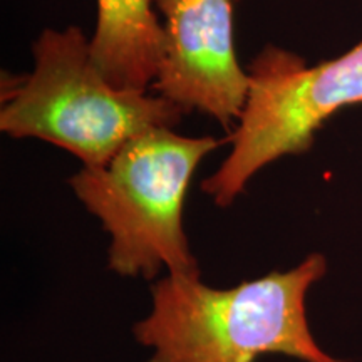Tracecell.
<instances>
[{
    "label": "cell",
    "instance_id": "cell-2",
    "mask_svg": "<svg viewBox=\"0 0 362 362\" xmlns=\"http://www.w3.org/2000/svg\"><path fill=\"white\" fill-rule=\"evenodd\" d=\"M185 115L160 94L110 83L76 25L45 29L34 42V71L2 81V133L56 144L89 168L110 163L136 136L173 128Z\"/></svg>",
    "mask_w": 362,
    "mask_h": 362
},
{
    "label": "cell",
    "instance_id": "cell-1",
    "mask_svg": "<svg viewBox=\"0 0 362 362\" xmlns=\"http://www.w3.org/2000/svg\"><path fill=\"white\" fill-rule=\"evenodd\" d=\"M325 274L322 253L232 288L203 284L202 272L168 274L151 285V310L133 336L151 349L146 362H255L265 354L344 362L317 344L307 320V293Z\"/></svg>",
    "mask_w": 362,
    "mask_h": 362
},
{
    "label": "cell",
    "instance_id": "cell-5",
    "mask_svg": "<svg viewBox=\"0 0 362 362\" xmlns=\"http://www.w3.org/2000/svg\"><path fill=\"white\" fill-rule=\"evenodd\" d=\"M163 13L161 66L153 88L181 110H198L223 128L238 123L250 78L240 66L230 0H153Z\"/></svg>",
    "mask_w": 362,
    "mask_h": 362
},
{
    "label": "cell",
    "instance_id": "cell-6",
    "mask_svg": "<svg viewBox=\"0 0 362 362\" xmlns=\"http://www.w3.org/2000/svg\"><path fill=\"white\" fill-rule=\"evenodd\" d=\"M163 47V27L153 0H98L90 52L116 88L146 93L161 66Z\"/></svg>",
    "mask_w": 362,
    "mask_h": 362
},
{
    "label": "cell",
    "instance_id": "cell-4",
    "mask_svg": "<svg viewBox=\"0 0 362 362\" xmlns=\"http://www.w3.org/2000/svg\"><path fill=\"white\" fill-rule=\"evenodd\" d=\"M250 90L232 133V151L202 189L228 206L262 168L302 155L334 112L362 103V40L351 51L314 67L297 54L267 45L250 71Z\"/></svg>",
    "mask_w": 362,
    "mask_h": 362
},
{
    "label": "cell",
    "instance_id": "cell-3",
    "mask_svg": "<svg viewBox=\"0 0 362 362\" xmlns=\"http://www.w3.org/2000/svg\"><path fill=\"white\" fill-rule=\"evenodd\" d=\"M218 146L211 136L156 128L126 143L104 166H83L72 176L76 197L110 233V270L144 280L161 269L200 272L185 233V198L198 165Z\"/></svg>",
    "mask_w": 362,
    "mask_h": 362
}]
</instances>
